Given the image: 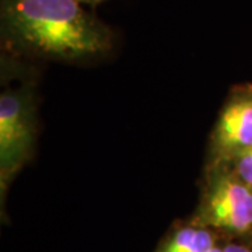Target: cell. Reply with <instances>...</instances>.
<instances>
[{
  "mask_svg": "<svg viewBox=\"0 0 252 252\" xmlns=\"http://www.w3.org/2000/svg\"><path fill=\"white\" fill-rule=\"evenodd\" d=\"M234 172L252 188V147L234 156Z\"/></svg>",
  "mask_w": 252,
  "mask_h": 252,
  "instance_id": "cell-6",
  "label": "cell"
},
{
  "mask_svg": "<svg viewBox=\"0 0 252 252\" xmlns=\"http://www.w3.org/2000/svg\"><path fill=\"white\" fill-rule=\"evenodd\" d=\"M80 3H87V4H97L99 1H102V0H79Z\"/></svg>",
  "mask_w": 252,
  "mask_h": 252,
  "instance_id": "cell-8",
  "label": "cell"
},
{
  "mask_svg": "<svg viewBox=\"0 0 252 252\" xmlns=\"http://www.w3.org/2000/svg\"><path fill=\"white\" fill-rule=\"evenodd\" d=\"M213 247V235L207 230L187 227L174 235L160 252H207Z\"/></svg>",
  "mask_w": 252,
  "mask_h": 252,
  "instance_id": "cell-5",
  "label": "cell"
},
{
  "mask_svg": "<svg viewBox=\"0 0 252 252\" xmlns=\"http://www.w3.org/2000/svg\"><path fill=\"white\" fill-rule=\"evenodd\" d=\"M224 252H252V247L245 244H230L224 248Z\"/></svg>",
  "mask_w": 252,
  "mask_h": 252,
  "instance_id": "cell-7",
  "label": "cell"
},
{
  "mask_svg": "<svg viewBox=\"0 0 252 252\" xmlns=\"http://www.w3.org/2000/svg\"><path fill=\"white\" fill-rule=\"evenodd\" d=\"M31 143L28 108L16 93H4L0 98V174L1 185L17 171Z\"/></svg>",
  "mask_w": 252,
  "mask_h": 252,
  "instance_id": "cell-3",
  "label": "cell"
},
{
  "mask_svg": "<svg viewBox=\"0 0 252 252\" xmlns=\"http://www.w3.org/2000/svg\"><path fill=\"white\" fill-rule=\"evenodd\" d=\"M205 219L209 224L227 231H252L251 187L234 171L220 175L209 192Z\"/></svg>",
  "mask_w": 252,
  "mask_h": 252,
  "instance_id": "cell-2",
  "label": "cell"
},
{
  "mask_svg": "<svg viewBox=\"0 0 252 252\" xmlns=\"http://www.w3.org/2000/svg\"><path fill=\"white\" fill-rule=\"evenodd\" d=\"M217 142L220 147L233 154L252 147V93L231 101L217 126Z\"/></svg>",
  "mask_w": 252,
  "mask_h": 252,
  "instance_id": "cell-4",
  "label": "cell"
},
{
  "mask_svg": "<svg viewBox=\"0 0 252 252\" xmlns=\"http://www.w3.org/2000/svg\"><path fill=\"white\" fill-rule=\"evenodd\" d=\"M207 252H224V248H217V247H213L212 250H209Z\"/></svg>",
  "mask_w": 252,
  "mask_h": 252,
  "instance_id": "cell-9",
  "label": "cell"
},
{
  "mask_svg": "<svg viewBox=\"0 0 252 252\" xmlns=\"http://www.w3.org/2000/svg\"><path fill=\"white\" fill-rule=\"evenodd\" d=\"M1 24L14 42L66 59L105 52L111 36L79 0H1Z\"/></svg>",
  "mask_w": 252,
  "mask_h": 252,
  "instance_id": "cell-1",
  "label": "cell"
}]
</instances>
